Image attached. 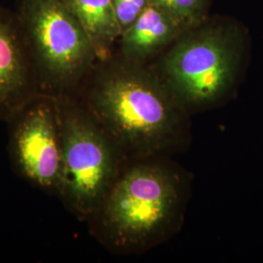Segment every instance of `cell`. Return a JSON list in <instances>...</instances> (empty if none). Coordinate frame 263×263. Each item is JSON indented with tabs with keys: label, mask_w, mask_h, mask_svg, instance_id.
Instances as JSON below:
<instances>
[{
	"label": "cell",
	"mask_w": 263,
	"mask_h": 263,
	"mask_svg": "<svg viewBox=\"0 0 263 263\" xmlns=\"http://www.w3.org/2000/svg\"><path fill=\"white\" fill-rule=\"evenodd\" d=\"M56 98L63 143L59 197L88 221L112 185L124 156L76 95Z\"/></svg>",
	"instance_id": "277c9868"
},
{
	"label": "cell",
	"mask_w": 263,
	"mask_h": 263,
	"mask_svg": "<svg viewBox=\"0 0 263 263\" xmlns=\"http://www.w3.org/2000/svg\"><path fill=\"white\" fill-rule=\"evenodd\" d=\"M93 44L99 62L114 54L115 42L121 29L113 10L111 0H61Z\"/></svg>",
	"instance_id": "9c48e42d"
},
{
	"label": "cell",
	"mask_w": 263,
	"mask_h": 263,
	"mask_svg": "<svg viewBox=\"0 0 263 263\" xmlns=\"http://www.w3.org/2000/svg\"><path fill=\"white\" fill-rule=\"evenodd\" d=\"M38 94L35 69L18 15L0 5V122H9Z\"/></svg>",
	"instance_id": "52a82bcc"
},
{
	"label": "cell",
	"mask_w": 263,
	"mask_h": 263,
	"mask_svg": "<svg viewBox=\"0 0 263 263\" xmlns=\"http://www.w3.org/2000/svg\"><path fill=\"white\" fill-rule=\"evenodd\" d=\"M8 124L10 157L17 173L35 187L59 197L63 143L56 97L38 94Z\"/></svg>",
	"instance_id": "8992f818"
},
{
	"label": "cell",
	"mask_w": 263,
	"mask_h": 263,
	"mask_svg": "<svg viewBox=\"0 0 263 263\" xmlns=\"http://www.w3.org/2000/svg\"><path fill=\"white\" fill-rule=\"evenodd\" d=\"M122 167L100 207L88 220L95 237L118 253L151 248L180 220L185 185L165 162L147 160Z\"/></svg>",
	"instance_id": "7a4b0ae2"
},
{
	"label": "cell",
	"mask_w": 263,
	"mask_h": 263,
	"mask_svg": "<svg viewBox=\"0 0 263 263\" xmlns=\"http://www.w3.org/2000/svg\"><path fill=\"white\" fill-rule=\"evenodd\" d=\"M244 56L240 28L204 22L172 44L157 72L186 110L202 108L218 103L234 88Z\"/></svg>",
	"instance_id": "3957f363"
},
{
	"label": "cell",
	"mask_w": 263,
	"mask_h": 263,
	"mask_svg": "<svg viewBox=\"0 0 263 263\" xmlns=\"http://www.w3.org/2000/svg\"><path fill=\"white\" fill-rule=\"evenodd\" d=\"M41 94L76 95L99 62L84 29L61 0H17Z\"/></svg>",
	"instance_id": "5b68a950"
},
{
	"label": "cell",
	"mask_w": 263,
	"mask_h": 263,
	"mask_svg": "<svg viewBox=\"0 0 263 263\" xmlns=\"http://www.w3.org/2000/svg\"><path fill=\"white\" fill-rule=\"evenodd\" d=\"M186 30L167 10L151 3L139 19L123 32L118 55L133 63L145 64Z\"/></svg>",
	"instance_id": "ba28073f"
},
{
	"label": "cell",
	"mask_w": 263,
	"mask_h": 263,
	"mask_svg": "<svg viewBox=\"0 0 263 263\" xmlns=\"http://www.w3.org/2000/svg\"><path fill=\"white\" fill-rule=\"evenodd\" d=\"M151 2L167 10L190 29L206 21L210 0H151Z\"/></svg>",
	"instance_id": "30bf717a"
},
{
	"label": "cell",
	"mask_w": 263,
	"mask_h": 263,
	"mask_svg": "<svg viewBox=\"0 0 263 263\" xmlns=\"http://www.w3.org/2000/svg\"><path fill=\"white\" fill-rule=\"evenodd\" d=\"M82 86L83 98L76 97L123 156L153 158L180 142L186 109L145 64L113 54Z\"/></svg>",
	"instance_id": "6da1fadb"
},
{
	"label": "cell",
	"mask_w": 263,
	"mask_h": 263,
	"mask_svg": "<svg viewBox=\"0 0 263 263\" xmlns=\"http://www.w3.org/2000/svg\"><path fill=\"white\" fill-rule=\"evenodd\" d=\"M121 35L151 5V0H111Z\"/></svg>",
	"instance_id": "8fae6325"
}]
</instances>
